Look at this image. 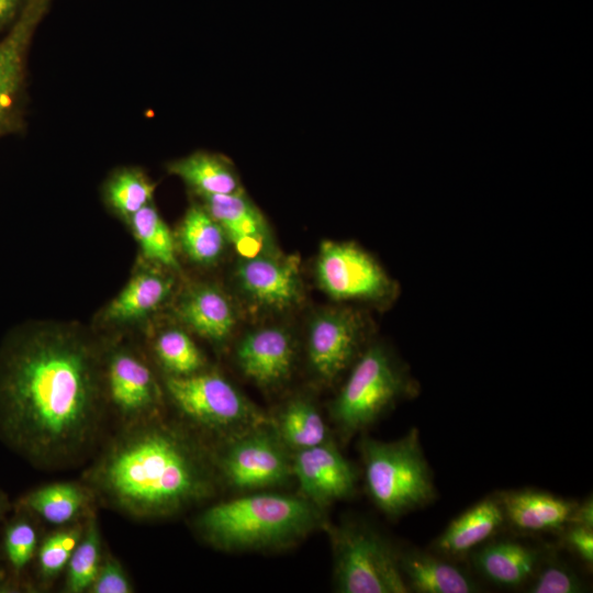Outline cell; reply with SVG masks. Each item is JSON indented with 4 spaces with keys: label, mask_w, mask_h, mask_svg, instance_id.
<instances>
[{
    "label": "cell",
    "mask_w": 593,
    "mask_h": 593,
    "mask_svg": "<svg viewBox=\"0 0 593 593\" xmlns=\"http://www.w3.org/2000/svg\"><path fill=\"white\" fill-rule=\"evenodd\" d=\"M98 367L92 344L72 327L10 332L0 348V439L40 465L81 452L100 422Z\"/></svg>",
    "instance_id": "cell-1"
},
{
    "label": "cell",
    "mask_w": 593,
    "mask_h": 593,
    "mask_svg": "<svg viewBox=\"0 0 593 593\" xmlns=\"http://www.w3.org/2000/svg\"><path fill=\"white\" fill-rule=\"evenodd\" d=\"M215 468L208 451L188 433L156 422L121 437L98 465L94 480L118 507L159 517L213 495Z\"/></svg>",
    "instance_id": "cell-2"
},
{
    "label": "cell",
    "mask_w": 593,
    "mask_h": 593,
    "mask_svg": "<svg viewBox=\"0 0 593 593\" xmlns=\"http://www.w3.org/2000/svg\"><path fill=\"white\" fill-rule=\"evenodd\" d=\"M326 522L302 495L248 494L206 508L197 519L201 536L225 551L269 550L295 544Z\"/></svg>",
    "instance_id": "cell-3"
},
{
    "label": "cell",
    "mask_w": 593,
    "mask_h": 593,
    "mask_svg": "<svg viewBox=\"0 0 593 593\" xmlns=\"http://www.w3.org/2000/svg\"><path fill=\"white\" fill-rule=\"evenodd\" d=\"M359 448L367 492L382 513L399 517L435 500L433 474L415 427L393 441L363 437Z\"/></svg>",
    "instance_id": "cell-4"
},
{
    "label": "cell",
    "mask_w": 593,
    "mask_h": 593,
    "mask_svg": "<svg viewBox=\"0 0 593 593\" xmlns=\"http://www.w3.org/2000/svg\"><path fill=\"white\" fill-rule=\"evenodd\" d=\"M418 391L417 381L390 350L373 344L359 355L332 403L331 415L340 436L348 439Z\"/></svg>",
    "instance_id": "cell-5"
},
{
    "label": "cell",
    "mask_w": 593,
    "mask_h": 593,
    "mask_svg": "<svg viewBox=\"0 0 593 593\" xmlns=\"http://www.w3.org/2000/svg\"><path fill=\"white\" fill-rule=\"evenodd\" d=\"M325 527L333 547L338 592H410L400 568V551L378 530L358 522Z\"/></svg>",
    "instance_id": "cell-6"
},
{
    "label": "cell",
    "mask_w": 593,
    "mask_h": 593,
    "mask_svg": "<svg viewBox=\"0 0 593 593\" xmlns=\"http://www.w3.org/2000/svg\"><path fill=\"white\" fill-rule=\"evenodd\" d=\"M166 388L186 417L225 439L270 422L234 385L216 373L170 376Z\"/></svg>",
    "instance_id": "cell-7"
},
{
    "label": "cell",
    "mask_w": 593,
    "mask_h": 593,
    "mask_svg": "<svg viewBox=\"0 0 593 593\" xmlns=\"http://www.w3.org/2000/svg\"><path fill=\"white\" fill-rule=\"evenodd\" d=\"M316 275L323 290L339 301H361L387 307L400 287L379 261L353 242L326 240L321 245Z\"/></svg>",
    "instance_id": "cell-8"
},
{
    "label": "cell",
    "mask_w": 593,
    "mask_h": 593,
    "mask_svg": "<svg viewBox=\"0 0 593 593\" xmlns=\"http://www.w3.org/2000/svg\"><path fill=\"white\" fill-rule=\"evenodd\" d=\"M215 466L221 478L238 490L273 488L292 478L291 452L270 422L225 439Z\"/></svg>",
    "instance_id": "cell-9"
},
{
    "label": "cell",
    "mask_w": 593,
    "mask_h": 593,
    "mask_svg": "<svg viewBox=\"0 0 593 593\" xmlns=\"http://www.w3.org/2000/svg\"><path fill=\"white\" fill-rule=\"evenodd\" d=\"M53 0H27L0 38V137L22 127L27 56L34 34Z\"/></svg>",
    "instance_id": "cell-10"
},
{
    "label": "cell",
    "mask_w": 593,
    "mask_h": 593,
    "mask_svg": "<svg viewBox=\"0 0 593 593\" xmlns=\"http://www.w3.org/2000/svg\"><path fill=\"white\" fill-rule=\"evenodd\" d=\"M362 314L354 309L325 311L309 329V362L318 379L333 382L358 356L367 332Z\"/></svg>",
    "instance_id": "cell-11"
},
{
    "label": "cell",
    "mask_w": 593,
    "mask_h": 593,
    "mask_svg": "<svg viewBox=\"0 0 593 593\" xmlns=\"http://www.w3.org/2000/svg\"><path fill=\"white\" fill-rule=\"evenodd\" d=\"M300 495L323 507L354 495L356 472L333 440L291 454Z\"/></svg>",
    "instance_id": "cell-12"
},
{
    "label": "cell",
    "mask_w": 593,
    "mask_h": 593,
    "mask_svg": "<svg viewBox=\"0 0 593 593\" xmlns=\"http://www.w3.org/2000/svg\"><path fill=\"white\" fill-rule=\"evenodd\" d=\"M235 276L245 296L260 307L286 310L302 300V283L295 259L266 254L244 257Z\"/></svg>",
    "instance_id": "cell-13"
},
{
    "label": "cell",
    "mask_w": 593,
    "mask_h": 593,
    "mask_svg": "<svg viewBox=\"0 0 593 593\" xmlns=\"http://www.w3.org/2000/svg\"><path fill=\"white\" fill-rule=\"evenodd\" d=\"M236 360L242 372L258 385L277 387L291 376L294 343L284 328H260L242 339Z\"/></svg>",
    "instance_id": "cell-14"
},
{
    "label": "cell",
    "mask_w": 593,
    "mask_h": 593,
    "mask_svg": "<svg viewBox=\"0 0 593 593\" xmlns=\"http://www.w3.org/2000/svg\"><path fill=\"white\" fill-rule=\"evenodd\" d=\"M111 401L127 417H144L159 405V390L150 369L134 354L114 353L107 368Z\"/></svg>",
    "instance_id": "cell-15"
},
{
    "label": "cell",
    "mask_w": 593,
    "mask_h": 593,
    "mask_svg": "<svg viewBox=\"0 0 593 593\" xmlns=\"http://www.w3.org/2000/svg\"><path fill=\"white\" fill-rule=\"evenodd\" d=\"M202 198L206 211L243 257L261 253L267 240V225L259 210L243 192Z\"/></svg>",
    "instance_id": "cell-16"
},
{
    "label": "cell",
    "mask_w": 593,
    "mask_h": 593,
    "mask_svg": "<svg viewBox=\"0 0 593 593\" xmlns=\"http://www.w3.org/2000/svg\"><path fill=\"white\" fill-rule=\"evenodd\" d=\"M400 568L410 591L418 593H473L478 583L462 568L436 555L400 551Z\"/></svg>",
    "instance_id": "cell-17"
},
{
    "label": "cell",
    "mask_w": 593,
    "mask_h": 593,
    "mask_svg": "<svg viewBox=\"0 0 593 593\" xmlns=\"http://www.w3.org/2000/svg\"><path fill=\"white\" fill-rule=\"evenodd\" d=\"M505 521L525 532H555L569 525L577 502L540 491H511L500 495Z\"/></svg>",
    "instance_id": "cell-18"
},
{
    "label": "cell",
    "mask_w": 593,
    "mask_h": 593,
    "mask_svg": "<svg viewBox=\"0 0 593 593\" xmlns=\"http://www.w3.org/2000/svg\"><path fill=\"white\" fill-rule=\"evenodd\" d=\"M178 317L198 335L215 343L226 339L235 325L227 296L212 284L189 289L177 304Z\"/></svg>",
    "instance_id": "cell-19"
},
{
    "label": "cell",
    "mask_w": 593,
    "mask_h": 593,
    "mask_svg": "<svg viewBox=\"0 0 593 593\" xmlns=\"http://www.w3.org/2000/svg\"><path fill=\"white\" fill-rule=\"evenodd\" d=\"M505 523L499 497H488L467 510L440 534L434 544L445 557H461L493 536Z\"/></svg>",
    "instance_id": "cell-20"
},
{
    "label": "cell",
    "mask_w": 593,
    "mask_h": 593,
    "mask_svg": "<svg viewBox=\"0 0 593 593\" xmlns=\"http://www.w3.org/2000/svg\"><path fill=\"white\" fill-rule=\"evenodd\" d=\"M172 278L155 269H141L105 307L108 323L125 324L156 311L172 290Z\"/></svg>",
    "instance_id": "cell-21"
},
{
    "label": "cell",
    "mask_w": 593,
    "mask_h": 593,
    "mask_svg": "<svg viewBox=\"0 0 593 593\" xmlns=\"http://www.w3.org/2000/svg\"><path fill=\"white\" fill-rule=\"evenodd\" d=\"M475 569L490 582L518 586L536 571L540 551L513 540L489 542L472 553Z\"/></svg>",
    "instance_id": "cell-22"
},
{
    "label": "cell",
    "mask_w": 593,
    "mask_h": 593,
    "mask_svg": "<svg viewBox=\"0 0 593 593\" xmlns=\"http://www.w3.org/2000/svg\"><path fill=\"white\" fill-rule=\"evenodd\" d=\"M270 425L292 454L331 440L329 430L317 407L304 398H295L270 418Z\"/></svg>",
    "instance_id": "cell-23"
},
{
    "label": "cell",
    "mask_w": 593,
    "mask_h": 593,
    "mask_svg": "<svg viewBox=\"0 0 593 593\" xmlns=\"http://www.w3.org/2000/svg\"><path fill=\"white\" fill-rule=\"evenodd\" d=\"M168 171L201 197L242 192L232 165L222 156L198 152L171 161Z\"/></svg>",
    "instance_id": "cell-24"
},
{
    "label": "cell",
    "mask_w": 593,
    "mask_h": 593,
    "mask_svg": "<svg viewBox=\"0 0 593 593\" xmlns=\"http://www.w3.org/2000/svg\"><path fill=\"white\" fill-rule=\"evenodd\" d=\"M178 240L184 255L193 262L210 266L223 254L226 235L204 206H192L178 230Z\"/></svg>",
    "instance_id": "cell-25"
},
{
    "label": "cell",
    "mask_w": 593,
    "mask_h": 593,
    "mask_svg": "<svg viewBox=\"0 0 593 593\" xmlns=\"http://www.w3.org/2000/svg\"><path fill=\"white\" fill-rule=\"evenodd\" d=\"M23 502L45 521L60 525L81 513L88 502V495L75 483L58 482L38 488Z\"/></svg>",
    "instance_id": "cell-26"
},
{
    "label": "cell",
    "mask_w": 593,
    "mask_h": 593,
    "mask_svg": "<svg viewBox=\"0 0 593 593\" xmlns=\"http://www.w3.org/2000/svg\"><path fill=\"white\" fill-rule=\"evenodd\" d=\"M128 221L146 258L168 268H178L172 234L153 205L142 208Z\"/></svg>",
    "instance_id": "cell-27"
},
{
    "label": "cell",
    "mask_w": 593,
    "mask_h": 593,
    "mask_svg": "<svg viewBox=\"0 0 593 593\" xmlns=\"http://www.w3.org/2000/svg\"><path fill=\"white\" fill-rule=\"evenodd\" d=\"M155 184L136 169L116 172L107 187V200L121 216L130 217L149 204Z\"/></svg>",
    "instance_id": "cell-28"
},
{
    "label": "cell",
    "mask_w": 593,
    "mask_h": 593,
    "mask_svg": "<svg viewBox=\"0 0 593 593\" xmlns=\"http://www.w3.org/2000/svg\"><path fill=\"white\" fill-rule=\"evenodd\" d=\"M155 351L163 367L171 376L197 373L204 363V358L194 342L178 328L163 332L156 339Z\"/></svg>",
    "instance_id": "cell-29"
},
{
    "label": "cell",
    "mask_w": 593,
    "mask_h": 593,
    "mask_svg": "<svg viewBox=\"0 0 593 593\" xmlns=\"http://www.w3.org/2000/svg\"><path fill=\"white\" fill-rule=\"evenodd\" d=\"M67 589L79 593L88 590L100 569V538L94 517L80 538L68 561Z\"/></svg>",
    "instance_id": "cell-30"
},
{
    "label": "cell",
    "mask_w": 593,
    "mask_h": 593,
    "mask_svg": "<svg viewBox=\"0 0 593 593\" xmlns=\"http://www.w3.org/2000/svg\"><path fill=\"white\" fill-rule=\"evenodd\" d=\"M80 538L79 528L61 529L46 537L38 553L42 574L51 578L59 573L68 563Z\"/></svg>",
    "instance_id": "cell-31"
},
{
    "label": "cell",
    "mask_w": 593,
    "mask_h": 593,
    "mask_svg": "<svg viewBox=\"0 0 593 593\" xmlns=\"http://www.w3.org/2000/svg\"><path fill=\"white\" fill-rule=\"evenodd\" d=\"M36 547L34 527L25 521L12 523L4 537V548L10 563L15 569L24 568L32 558Z\"/></svg>",
    "instance_id": "cell-32"
},
{
    "label": "cell",
    "mask_w": 593,
    "mask_h": 593,
    "mask_svg": "<svg viewBox=\"0 0 593 593\" xmlns=\"http://www.w3.org/2000/svg\"><path fill=\"white\" fill-rule=\"evenodd\" d=\"M583 583L579 577L566 566L550 563L542 568L530 586L532 593H579Z\"/></svg>",
    "instance_id": "cell-33"
},
{
    "label": "cell",
    "mask_w": 593,
    "mask_h": 593,
    "mask_svg": "<svg viewBox=\"0 0 593 593\" xmlns=\"http://www.w3.org/2000/svg\"><path fill=\"white\" fill-rule=\"evenodd\" d=\"M93 593H130L132 586L121 564L109 559L100 566L98 574L89 588Z\"/></svg>",
    "instance_id": "cell-34"
},
{
    "label": "cell",
    "mask_w": 593,
    "mask_h": 593,
    "mask_svg": "<svg viewBox=\"0 0 593 593\" xmlns=\"http://www.w3.org/2000/svg\"><path fill=\"white\" fill-rule=\"evenodd\" d=\"M593 528L571 525L566 534L564 541L586 563L593 562Z\"/></svg>",
    "instance_id": "cell-35"
},
{
    "label": "cell",
    "mask_w": 593,
    "mask_h": 593,
    "mask_svg": "<svg viewBox=\"0 0 593 593\" xmlns=\"http://www.w3.org/2000/svg\"><path fill=\"white\" fill-rule=\"evenodd\" d=\"M27 0H0V31L10 29Z\"/></svg>",
    "instance_id": "cell-36"
},
{
    "label": "cell",
    "mask_w": 593,
    "mask_h": 593,
    "mask_svg": "<svg viewBox=\"0 0 593 593\" xmlns=\"http://www.w3.org/2000/svg\"><path fill=\"white\" fill-rule=\"evenodd\" d=\"M569 525H580L593 528V502L591 497L581 504L577 503L571 514Z\"/></svg>",
    "instance_id": "cell-37"
}]
</instances>
